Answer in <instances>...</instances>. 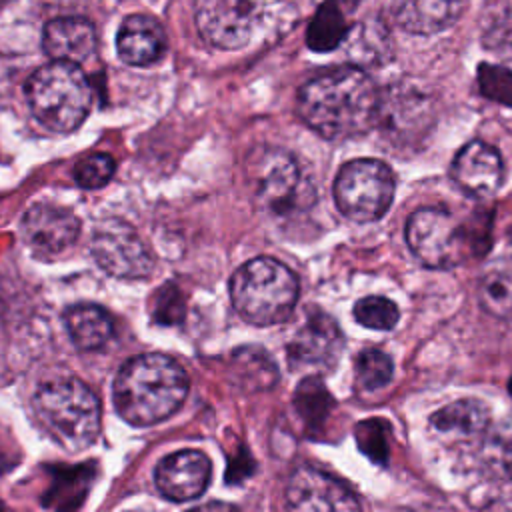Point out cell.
I'll use <instances>...</instances> for the list:
<instances>
[{"label": "cell", "instance_id": "obj_28", "mask_svg": "<svg viewBox=\"0 0 512 512\" xmlns=\"http://www.w3.org/2000/svg\"><path fill=\"white\" fill-rule=\"evenodd\" d=\"M356 438L360 450L374 462H384L388 456L386 426L380 420H366L356 426Z\"/></svg>", "mask_w": 512, "mask_h": 512}, {"label": "cell", "instance_id": "obj_8", "mask_svg": "<svg viewBox=\"0 0 512 512\" xmlns=\"http://www.w3.org/2000/svg\"><path fill=\"white\" fill-rule=\"evenodd\" d=\"M250 184L260 210L282 214L298 198L300 168L286 150L260 146L250 158Z\"/></svg>", "mask_w": 512, "mask_h": 512}, {"label": "cell", "instance_id": "obj_13", "mask_svg": "<svg viewBox=\"0 0 512 512\" xmlns=\"http://www.w3.org/2000/svg\"><path fill=\"white\" fill-rule=\"evenodd\" d=\"M20 230L24 242L36 254L56 256L76 242L80 220L68 208L40 202L26 210Z\"/></svg>", "mask_w": 512, "mask_h": 512}, {"label": "cell", "instance_id": "obj_15", "mask_svg": "<svg viewBox=\"0 0 512 512\" xmlns=\"http://www.w3.org/2000/svg\"><path fill=\"white\" fill-rule=\"evenodd\" d=\"M452 178L468 196L490 198L498 192L504 180L502 156L492 144L472 140L454 156Z\"/></svg>", "mask_w": 512, "mask_h": 512}, {"label": "cell", "instance_id": "obj_26", "mask_svg": "<svg viewBox=\"0 0 512 512\" xmlns=\"http://www.w3.org/2000/svg\"><path fill=\"white\" fill-rule=\"evenodd\" d=\"M478 86L488 100L512 106V72L508 68L496 64H480Z\"/></svg>", "mask_w": 512, "mask_h": 512}, {"label": "cell", "instance_id": "obj_10", "mask_svg": "<svg viewBox=\"0 0 512 512\" xmlns=\"http://www.w3.org/2000/svg\"><path fill=\"white\" fill-rule=\"evenodd\" d=\"M92 256L102 270L116 278H144L154 268V256L134 228L120 220H106L94 232Z\"/></svg>", "mask_w": 512, "mask_h": 512}, {"label": "cell", "instance_id": "obj_2", "mask_svg": "<svg viewBox=\"0 0 512 512\" xmlns=\"http://www.w3.org/2000/svg\"><path fill=\"white\" fill-rule=\"evenodd\" d=\"M188 374L160 352L130 358L116 374L112 398L118 414L134 426H152L172 416L186 400Z\"/></svg>", "mask_w": 512, "mask_h": 512}, {"label": "cell", "instance_id": "obj_9", "mask_svg": "<svg viewBox=\"0 0 512 512\" xmlns=\"http://www.w3.org/2000/svg\"><path fill=\"white\" fill-rule=\"evenodd\" d=\"M258 0H194V20L200 36L214 48H242L258 24Z\"/></svg>", "mask_w": 512, "mask_h": 512}, {"label": "cell", "instance_id": "obj_3", "mask_svg": "<svg viewBox=\"0 0 512 512\" xmlns=\"http://www.w3.org/2000/svg\"><path fill=\"white\" fill-rule=\"evenodd\" d=\"M32 408L42 430L68 452H82L98 438L100 402L78 378L44 382L32 398Z\"/></svg>", "mask_w": 512, "mask_h": 512}, {"label": "cell", "instance_id": "obj_25", "mask_svg": "<svg viewBox=\"0 0 512 512\" xmlns=\"http://www.w3.org/2000/svg\"><path fill=\"white\" fill-rule=\"evenodd\" d=\"M294 406L298 408V412L306 422L316 424L328 414V408L332 406V396L326 392V388L318 380L308 378L296 390Z\"/></svg>", "mask_w": 512, "mask_h": 512}, {"label": "cell", "instance_id": "obj_22", "mask_svg": "<svg viewBox=\"0 0 512 512\" xmlns=\"http://www.w3.org/2000/svg\"><path fill=\"white\" fill-rule=\"evenodd\" d=\"M480 306L500 320H512V262H502L484 272L478 282Z\"/></svg>", "mask_w": 512, "mask_h": 512}, {"label": "cell", "instance_id": "obj_29", "mask_svg": "<svg viewBox=\"0 0 512 512\" xmlns=\"http://www.w3.org/2000/svg\"><path fill=\"white\" fill-rule=\"evenodd\" d=\"M504 466H506V472H508V476L512 478V448L506 452V458H504Z\"/></svg>", "mask_w": 512, "mask_h": 512}, {"label": "cell", "instance_id": "obj_1", "mask_svg": "<svg viewBox=\"0 0 512 512\" xmlns=\"http://www.w3.org/2000/svg\"><path fill=\"white\" fill-rule=\"evenodd\" d=\"M380 94L358 66H338L310 78L296 96L302 122L328 140H348L374 128Z\"/></svg>", "mask_w": 512, "mask_h": 512}, {"label": "cell", "instance_id": "obj_14", "mask_svg": "<svg viewBox=\"0 0 512 512\" xmlns=\"http://www.w3.org/2000/svg\"><path fill=\"white\" fill-rule=\"evenodd\" d=\"M212 464L200 450H180L162 458L154 480L160 494L172 502H188L204 494L210 484Z\"/></svg>", "mask_w": 512, "mask_h": 512}, {"label": "cell", "instance_id": "obj_12", "mask_svg": "<svg viewBox=\"0 0 512 512\" xmlns=\"http://www.w3.org/2000/svg\"><path fill=\"white\" fill-rule=\"evenodd\" d=\"M344 336L338 324L324 312L314 310L294 330L288 342V360L296 368L328 370L338 362Z\"/></svg>", "mask_w": 512, "mask_h": 512}, {"label": "cell", "instance_id": "obj_11", "mask_svg": "<svg viewBox=\"0 0 512 512\" xmlns=\"http://www.w3.org/2000/svg\"><path fill=\"white\" fill-rule=\"evenodd\" d=\"M286 502L302 512H346L358 510L356 494L334 476L312 468H296L286 486Z\"/></svg>", "mask_w": 512, "mask_h": 512}, {"label": "cell", "instance_id": "obj_5", "mask_svg": "<svg viewBox=\"0 0 512 512\" xmlns=\"http://www.w3.org/2000/svg\"><path fill=\"white\" fill-rule=\"evenodd\" d=\"M24 92L34 118L54 132L78 128L92 106V86L74 62L52 60L40 66L28 78Z\"/></svg>", "mask_w": 512, "mask_h": 512}, {"label": "cell", "instance_id": "obj_31", "mask_svg": "<svg viewBox=\"0 0 512 512\" xmlns=\"http://www.w3.org/2000/svg\"><path fill=\"white\" fill-rule=\"evenodd\" d=\"M322 2V0H320ZM340 2H348V0H340Z\"/></svg>", "mask_w": 512, "mask_h": 512}, {"label": "cell", "instance_id": "obj_4", "mask_svg": "<svg viewBox=\"0 0 512 512\" xmlns=\"http://www.w3.org/2000/svg\"><path fill=\"white\" fill-rule=\"evenodd\" d=\"M298 278L276 258L244 262L230 278L234 310L254 326H274L290 318L298 302Z\"/></svg>", "mask_w": 512, "mask_h": 512}, {"label": "cell", "instance_id": "obj_16", "mask_svg": "<svg viewBox=\"0 0 512 512\" xmlns=\"http://www.w3.org/2000/svg\"><path fill=\"white\" fill-rule=\"evenodd\" d=\"M42 48L52 60L82 64L96 52V30L80 16L54 18L44 26Z\"/></svg>", "mask_w": 512, "mask_h": 512}, {"label": "cell", "instance_id": "obj_19", "mask_svg": "<svg viewBox=\"0 0 512 512\" xmlns=\"http://www.w3.org/2000/svg\"><path fill=\"white\" fill-rule=\"evenodd\" d=\"M66 330L76 348L90 352L102 348L112 336V316L98 304H74L64 312Z\"/></svg>", "mask_w": 512, "mask_h": 512}, {"label": "cell", "instance_id": "obj_24", "mask_svg": "<svg viewBox=\"0 0 512 512\" xmlns=\"http://www.w3.org/2000/svg\"><path fill=\"white\" fill-rule=\"evenodd\" d=\"M354 318L370 330H392L400 318V310L384 296H366L354 304Z\"/></svg>", "mask_w": 512, "mask_h": 512}, {"label": "cell", "instance_id": "obj_20", "mask_svg": "<svg viewBox=\"0 0 512 512\" xmlns=\"http://www.w3.org/2000/svg\"><path fill=\"white\" fill-rule=\"evenodd\" d=\"M348 20L340 0H322L314 18L308 24L306 44L314 52H330L348 34Z\"/></svg>", "mask_w": 512, "mask_h": 512}, {"label": "cell", "instance_id": "obj_30", "mask_svg": "<svg viewBox=\"0 0 512 512\" xmlns=\"http://www.w3.org/2000/svg\"><path fill=\"white\" fill-rule=\"evenodd\" d=\"M508 392H510V398H512V380H510V384H508Z\"/></svg>", "mask_w": 512, "mask_h": 512}, {"label": "cell", "instance_id": "obj_7", "mask_svg": "<svg viewBox=\"0 0 512 512\" xmlns=\"http://www.w3.org/2000/svg\"><path fill=\"white\" fill-rule=\"evenodd\" d=\"M406 242L428 268L450 270L464 262L468 236L460 222L442 208H418L406 222Z\"/></svg>", "mask_w": 512, "mask_h": 512}, {"label": "cell", "instance_id": "obj_17", "mask_svg": "<svg viewBox=\"0 0 512 512\" xmlns=\"http://www.w3.org/2000/svg\"><path fill=\"white\" fill-rule=\"evenodd\" d=\"M116 50L130 66H150L158 62L166 50L164 28L148 14H132L120 24Z\"/></svg>", "mask_w": 512, "mask_h": 512}, {"label": "cell", "instance_id": "obj_27", "mask_svg": "<svg viewBox=\"0 0 512 512\" xmlns=\"http://www.w3.org/2000/svg\"><path fill=\"white\" fill-rule=\"evenodd\" d=\"M114 170H116L114 158L110 154L98 152V154H92V156L84 158L76 166L74 178L82 188L94 190V188H102L104 184H108L110 178L114 176Z\"/></svg>", "mask_w": 512, "mask_h": 512}, {"label": "cell", "instance_id": "obj_18", "mask_svg": "<svg viewBox=\"0 0 512 512\" xmlns=\"http://www.w3.org/2000/svg\"><path fill=\"white\" fill-rule=\"evenodd\" d=\"M462 4L464 0H392V14L412 34H436L460 16Z\"/></svg>", "mask_w": 512, "mask_h": 512}, {"label": "cell", "instance_id": "obj_23", "mask_svg": "<svg viewBox=\"0 0 512 512\" xmlns=\"http://www.w3.org/2000/svg\"><path fill=\"white\" fill-rule=\"evenodd\" d=\"M394 364L392 358L376 348H368L358 354L354 362V376L360 388L372 392L376 388L386 386L392 380Z\"/></svg>", "mask_w": 512, "mask_h": 512}, {"label": "cell", "instance_id": "obj_21", "mask_svg": "<svg viewBox=\"0 0 512 512\" xmlns=\"http://www.w3.org/2000/svg\"><path fill=\"white\" fill-rule=\"evenodd\" d=\"M430 424L434 430L444 434H462L472 436L486 428L488 424V408L480 400H456L438 412L432 414Z\"/></svg>", "mask_w": 512, "mask_h": 512}, {"label": "cell", "instance_id": "obj_6", "mask_svg": "<svg viewBox=\"0 0 512 512\" xmlns=\"http://www.w3.org/2000/svg\"><path fill=\"white\" fill-rule=\"evenodd\" d=\"M394 190V174L384 162L358 158L340 168L334 180V202L348 220L368 224L386 214Z\"/></svg>", "mask_w": 512, "mask_h": 512}]
</instances>
